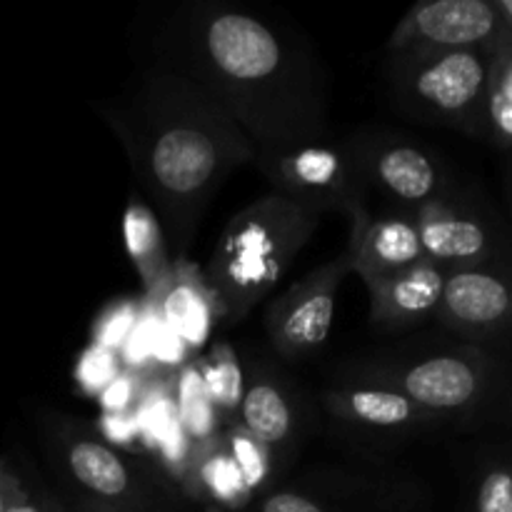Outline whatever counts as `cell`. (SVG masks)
Segmentation results:
<instances>
[{
	"label": "cell",
	"instance_id": "603a6c76",
	"mask_svg": "<svg viewBox=\"0 0 512 512\" xmlns=\"http://www.w3.org/2000/svg\"><path fill=\"white\" fill-rule=\"evenodd\" d=\"M133 328V310L130 308H118L113 313V318L105 320L98 330V345L100 348H110V345L120 343L128 330Z\"/></svg>",
	"mask_w": 512,
	"mask_h": 512
},
{
	"label": "cell",
	"instance_id": "3957f363",
	"mask_svg": "<svg viewBox=\"0 0 512 512\" xmlns=\"http://www.w3.org/2000/svg\"><path fill=\"white\" fill-rule=\"evenodd\" d=\"M493 50L400 53V95L425 118L445 123H470L483 118Z\"/></svg>",
	"mask_w": 512,
	"mask_h": 512
},
{
	"label": "cell",
	"instance_id": "5bb4252c",
	"mask_svg": "<svg viewBox=\"0 0 512 512\" xmlns=\"http://www.w3.org/2000/svg\"><path fill=\"white\" fill-rule=\"evenodd\" d=\"M68 468L75 483L83 485L90 495L103 500L128 498L133 490V475L123 460L108 448L90 438H78L68 448Z\"/></svg>",
	"mask_w": 512,
	"mask_h": 512
},
{
	"label": "cell",
	"instance_id": "d4e9b609",
	"mask_svg": "<svg viewBox=\"0 0 512 512\" xmlns=\"http://www.w3.org/2000/svg\"><path fill=\"white\" fill-rule=\"evenodd\" d=\"M128 400H130V383H128V380H125V378L110 380V385L105 388V395H103L105 408L120 410V408H125V405H128Z\"/></svg>",
	"mask_w": 512,
	"mask_h": 512
},
{
	"label": "cell",
	"instance_id": "44dd1931",
	"mask_svg": "<svg viewBox=\"0 0 512 512\" xmlns=\"http://www.w3.org/2000/svg\"><path fill=\"white\" fill-rule=\"evenodd\" d=\"M230 445H233V458L240 480L245 485L260 483L265 475V468H268L263 450H260V443H255L253 438H245V435H233Z\"/></svg>",
	"mask_w": 512,
	"mask_h": 512
},
{
	"label": "cell",
	"instance_id": "52a82bcc",
	"mask_svg": "<svg viewBox=\"0 0 512 512\" xmlns=\"http://www.w3.org/2000/svg\"><path fill=\"white\" fill-rule=\"evenodd\" d=\"M353 268L368 285L388 280L425 260L418 223L408 218L360 220L353 245Z\"/></svg>",
	"mask_w": 512,
	"mask_h": 512
},
{
	"label": "cell",
	"instance_id": "30bf717a",
	"mask_svg": "<svg viewBox=\"0 0 512 512\" xmlns=\"http://www.w3.org/2000/svg\"><path fill=\"white\" fill-rule=\"evenodd\" d=\"M398 383L400 393L408 395L420 410H458L478 398L483 378L473 360L438 355L410 365Z\"/></svg>",
	"mask_w": 512,
	"mask_h": 512
},
{
	"label": "cell",
	"instance_id": "8992f818",
	"mask_svg": "<svg viewBox=\"0 0 512 512\" xmlns=\"http://www.w3.org/2000/svg\"><path fill=\"white\" fill-rule=\"evenodd\" d=\"M350 268V258L335 260L285 295L278 310L270 315L273 343L280 353L305 355L325 343L333 325L335 295Z\"/></svg>",
	"mask_w": 512,
	"mask_h": 512
},
{
	"label": "cell",
	"instance_id": "83f0119b",
	"mask_svg": "<svg viewBox=\"0 0 512 512\" xmlns=\"http://www.w3.org/2000/svg\"><path fill=\"white\" fill-rule=\"evenodd\" d=\"M5 512H45V508H43V505L35 503V500H30L28 495H23V498L15 500V503L10 505V508Z\"/></svg>",
	"mask_w": 512,
	"mask_h": 512
},
{
	"label": "cell",
	"instance_id": "f1b7e54d",
	"mask_svg": "<svg viewBox=\"0 0 512 512\" xmlns=\"http://www.w3.org/2000/svg\"><path fill=\"white\" fill-rule=\"evenodd\" d=\"M0 468H3V465H0Z\"/></svg>",
	"mask_w": 512,
	"mask_h": 512
},
{
	"label": "cell",
	"instance_id": "cb8c5ba5",
	"mask_svg": "<svg viewBox=\"0 0 512 512\" xmlns=\"http://www.w3.org/2000/svg\"><path fill=\"white\" fill-rule=\"evenodd\" d=\"M210 378H213V395L218 403L233 405V398H238V370L230 363H223Z\"/></svg>",
	"mask_w": 512,
	"mask_h": 512
},
{
	"label": "cell",
	"instance_id": "6da1fadb",
	"mask_svg": "<svg viewBox=\"0 0 512 512\" xmlns=\"http://www.w3.org/2000/svg\"><path fill=\"white\" fill-rule=\"evenodd\" d=\"M315 225V208L293 198L250 205L230 223L213 260V278L230 310L263 298Z\"/></svg>",
	"mask_w": 512,
	"mask_h": 512
},
{
	"label": "cell",
	"instance_id": "7a4b0ae2",
	"mask_svg": "<svg viewBox=\"0 0 512 512\" xmlns=\"http://www.w3.org/2000/svg\"><path fill=\"white\" fill-rule=\"evenodd\" d=\"M208 110H183L158 125L145 148V173L168 208H193L205 198L225 163L235 160L238 135Z\"/></svg>",
	"mask_w": 512,
	"mask_h": 512
},
{
	"label": "cell",
	"instance_id": "e0dca14e",
	"mask_svg": "<svg viewBox=\"0 0 512 512\" xmlns=\"http://www.w3.org/2000/svg\"><path fill=\"white\" fill-rule=\"evenodd\" d=\"M123 235L133 265L143 275L145 283L153 288L165 275V250L163 238H160V225L148 205L138 203V200L128 205L123 218Z\"/></svg>",
	"mask_w": 512,
	"mask_h": 512
},
{
	"label": "cell",
	"instance_id": "4fadbf2b",
	"mask_svg": "<svg viewBox=\"0 0 512 512\" xmlns=\"http://www.w3.org/2000/svg\"><path fill=\"white\" fill-rule=\"evenodd\" d=\"M380 188L405 203H425L438 190L440 175L430 155L413 145H390L373 160Z\"/></svg>",
	"mask_w": 512,
	"mask_h": 512
},
{
	"label": "cell",
	"instance_id": "4316f807",
	"mask_svg": "<svg viewBox=\"0 0 512 512\" xmlns=\"http://www.w3.org/2000/svg\"><path fill=\"white\" fill-rule=\"evenodd\" d=\"M495 8H498L500 20H503L505 40L512 43V0H495Z\"/></svg>",
	"mask_w": 512,
	"mask_h": 512
},
{
	"label": "cell",
	"instance_id": "ac0fdd59",
	"mask_svg": "<svg viewBox=\"0 0 512 512\" xmlns=\"http://www.w3.org/2000/svg\"><path fill=\"white\" fill-rule=\"evenodd\" d=\"M483 120L495 143L512 148V43L508 40L493 50Z\"/></svg>",
	"mask_w": 512,
	"mask_h": 512
},
{
	"label": "cell",
	"instance_id": "5b68a950",
	"mask_svg": "<svg viewBox=\"0 0 512 512\" xmlns=\"http://www.w3.org/2000/svg\"><path fill=\"white\" fill-rule=\"evenodd\" d=\"M505 40L503 20L488 0H433L408 13L393 45L398 53L418 50L498 48Z\"/></svg>",
	"mask_w": 512,
	"mask_h": 512
},
{
	"label": "cell",
	"instance_id": "7c38bea8",
	"mask_svg": "<svg viewBox=\"0 0 512 512\" xmlns=\"http://www.w3.org/2000/svg\"><path fill=\"white\" fill-rule=\"evenodd\" d=\"M415 223L425 258L433 263H475L488 253V233L478 220L430 213Z\"/></svg>",
	"mask_w": 512,
	"mask_h": 512
},
{
	"label": "cell",
	"instance_id": "484cf974",
	"mask_svg": "<svg viewBox=\"0 0 512 512\" xmlns=\"http://www.w3.org/2000/svg\"><path fill=\"white\" fill-rule=\"evenodd\" d=\"M25 490L20 488L18 480L13 475L5 473V468H0V512H5L10 505L15 503L18 498H23Z\"/></svg>",
	"mask_w": 512,
	"mask_h": 512
},
{
	"label": "cell",
	"instance_id": "2e32d148",
	"mask_svg": "<svg viewBox=\"0 0 512 512\" xmlns=\"http://www.w3.org/2000/svg\"><path fill=\"white\" fill-rule=\"evenodd\" d=\"M243 425L260 445H280L293 433V410L280 388L268 380L253 383L240 398Z\"/></svg>",
	"mask_w": 512,
	"mask_h": 512
},
{
	"label": "cell",
	"instance_id": "9c48e42d",
	"mask_svg": "<svg viewBox=\"0 0 512 512\" xmlns=\"http://www.w3.org/2000/svg\"><path fill=\"white\" fill-rule=\"evenodd\" d=\"M368 288L373 298V320L383 325H413L440 310L445 273L438 263L425 258Z\"/></svg>",
	"mask_w": 512,
	"mask_h": 512
},
{
	"label": "cell",
	"instance_id": "d6986e66",
	"mask_svg": "<svg viewBox=\"0 0 512 512\" xmlns=\"http://www.w3.org/2000/svg\"><path fill=\"white\" fill-rule=\"evenodd\" d=\"M165 315H168L170 325L190 343H200L203 335L208 333V305L190 285H178L170 290L168 300H165Z\"/></svg>",
	"mask_w": 512,
	"mask_h": 512
},
{
	"label": "cell",
	"instance_id": "277c9868",
	"mask_svg": "<svg viewBox=\"0 0 512 512\" xmlns=\"http://www.w3.org/2000/svg\"><path fill=\"white\" fill-rule=\"evenodd\" d=\"M200 45L220 85L235 93L268 88L285 68V50L278 35L263 20L235 10L210 15Z\"/></svg>",
	"mask_w": 512,
	"mask_h": 512
},
{
	"label": "cell",
	"instance_id": "9a60e30c",
	"mask_svg": "<svg viewBox=\"0 0 512 512\" xmlns=\"http://www.w3.org/2000/svg\"><path fill=\"white\" fill-rule=\"evenodd\" d=\"M335 408L353 423L370 425V428H403L425 413L408 395L393 388L348 390L335 398Z\"/></svg>",
	"mask_w": 512,
	"mask_h": 512
},
{
	"label": "cell",
	"instance_id": "7402d4cb",
	"mask_svg": "<svg viewBox=\"0 0 512 512\" xmlns=\"http://www.w3.org/2000/svg\"><path fill=\"white\" fill-rule=\"evenodd\" d=\"M260 512H325L315 500L298 493H275L263 503Z\"/></svg>",
	"mask_w": 512,
	"mask_h": 512
},
{
	"label": "cell",
	"instance_id": "8fae6325",
	"mask_svg": "<svg viewBox=\"0 0 512 512\" xmlns=\"http://www.w3.org/2000/svg\"><path fill=\"white\" fill-rule=\"evenodd\" d=\"M270 163H273L275 180L295 190L293 200L310 208H315L320 200L330 203L343 200L348 193V170L335 150L308 145V148H295L293 153L275 155Z\"/></svg>",
	"mask_w": 512,
	"mask_h": 512
},
{
	"label": "cell",
	"instance_id": "ba28073f",
	"mask_svg": "<svg viewBox=\"0 0 512 512\" xmlns=\"http://www.w3.org/2000/svg\"><path fill=\"white\" fill-rule=\"evenodd\" d=\"M440 313L458 328L488 330L505 323L512 313V288L485 270L463 268L445 275Z\"/></svg>",
	"mask_w": 512,
	"mask_h": 512
},
{
	"label": "cell",
	"instance_id": "ffe728a7",
	"mask_svg": "<svg viewBox=\"0 0 512 512\" xmlns=\"http://www.w3.org/2000/svg\"><path fill=\"white\" fill-rule=\"evenodd\" d=\"M478 512H512V473L490 470L478 488Z\"/></svg>",
	"mask_w": 512,
	"mask_h": 512
}]
</instances>
